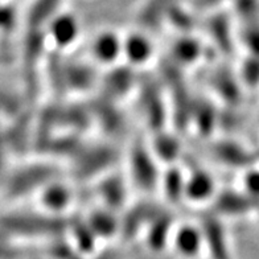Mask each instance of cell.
I'll return each mask as SVG.
<instances>
[{"label": "cell", "instance_id": "obj_1", "mask_svg": "<svg viewBox=\"0 0 259 259\" xmlns=\"http://www.w3.org/2000/svg\"><path fill=\"white\" fill-rule=\"evenodd\" d=\"M47 38L57 51H69L81 38V23L70 12L57 11L47 23Z\"/></svg>", "mask_w": 259, "mask_h": 259}, {"label": "cell", "instance_id": "obj_2", "mask_svg": "<svg viewBox=\"0 0 259 259\" xmlns=\"http://www.w3.org/2000/svg\"><path fill=\"white\" fill-rule=\"evenodd\" d=\"M169 246L172 251L183 259H197L206 252L204 229L184 222L170 232Z\"/></svg>", "mask_w": 259, "mask_h": 259}, {"label": "cell", "instance_id": "obj_3", "mask_svg": "<svg viewBox=\"0 0 259 259\" xmlns=\"http://www.w3.org/2000/svg\"><path fill=\"white\" fill-rule=\"evenodd\" d=\"M90 55L96 64L111 66L123 58V36L114 29H102L90 44Z\"/></svg>", "mask_w": 259, "mask_h": 259}, {"label": "cell", "instance_id": "obj_4", "mask_svg": "<svg viewBox=\"0 0 259 259\" xmlns=\"http://www.w3.org/2000/svg\"><path fill=\"white\" fill-rule=\"evenodd\" d=\"M155 53L154 42L140 31L130 32L123 36V58L130 64L143 66L152 60Z\"/></svg>", "mask_w": 259, "mask_h": 259}, {"label": "cell", "instance_id": "obj_5", "mask_svg": "<svg viewBox=\"0 0 259 259\" xmlns=\"http://www.w3.org/2000/svg\"><path fill=\"white\" fill-rule=\"evenodd\" d=\"M73 202L72 191L66 185L56 183L48 185L44 191L41 192L40 204L42 208L53 213H61L69 209Z\"/></svg>", "mask_w": 259, "mask_h": 259}, {"label": "cell", "instance_id": "obj_6", "mask_svg": "<svg viewBox=\"0 0 259 259\" xmlns=\"http://www.w3.org/2000/svg\"><path fill=\"white\" fill-rule=\"evenodd\" d=\"M187 192L194 201H204L202 198H208L211 193V181L208 178H194L191 184L187 185Z\"/></svg>", "mask_w": 259, "mask_h": 259}, {"label": "cell", "instance_id": "obj_7", "mask_svg": "<svg viewBox=\"0 0 259 259\" xmlns=\"http://www.w3.org/2000/svg\"><path fill=\"white\" fill-rule=\"evenodd\" d=\"M246 188L249 189L251 193L259 194V172L250 174L246 179Z\"/></svg>", "mask_w": 259, "mask_h": 259}]
</instances>
